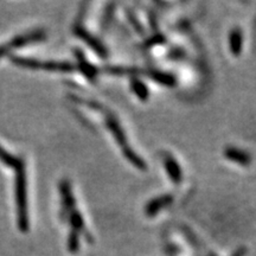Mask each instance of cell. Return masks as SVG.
Segmentation results:
<instances>
[{
	"label": "cell",
	"mask_w": 256,
	"mask_h": 256,
	"mask_svg": "<svg viewBox=\"0 0 256 256\" xmlns=\"http://www.w3.org/2000/svg\"><path fill=\"white\" fill-rule=\"evenodd\" d=\"M73 32H75V34L77 35L82 40H84V42L87 43L88 45H89L90 48H92L94 51L100 56V57L102 58L107 57L108 52H107V49L105 48L104 44L100 42L98 38H95L93 35H90L89 32L85 30V29L81 28V26H76V28L73 29Z\"/></svg>",
	"instance_id": "277c9868"
},
{
	"label": "cell",
	"mask_w": 256,
	"mask_h": 256,
	"mask_svg": "<svg viewBox=\"0 0 256 256\" xmlns=\"http://www.w3.org/2000/svg\"><path fill=\"white\" fill-rule=\"evenodd\" d=\"M131 89L135 95L139 98L141 101H146L149 96V92L144 82H141L139 78L133 77L131 79Z\"/></svg>",
	"instance_id": "4fadbf2b"
},
{
	"label": "cell",
	"mask_w": 256,
	"mask_h": 256,
	"mask_svg": "<svg viewBox=\"0 0 256 256\" xmlns=\"http://www.w3.org/2000/svg\"><path fill=\"white\" fill-rule=\"evenodd\" d=\"M223 154L226 159L231 160L232 163L241 165V166H249L253 160L249 152L237 148V147H226Z\"/></svg>",
	"instance_id": "8992f818"
},
{
	"label": "cell",
	"mask_w": 256,
	"mask_h": 256,
	"mask_svg": "<svg viewBox=\"0 0 256 256\" xmlns=\"http://www.w3.org/2000/svg\"><path fill=\"white\" fill-rule=\"evenodd\" d=\"M75 55L77 57V64L78 68L81 69V72L83 73V75L87 77L89 81L95 82L96 77H98V69L90 64L89 62L85 60V57L82 54L81 50H75Z\"/></svg>",
	"instance_id": "9c48e42d"
},
{
	"label": "cell",
	"mask_w": 256,
	"mask_h": 256,
	"mask_svg": "<svg viewBox=\"0 0 256 256\" xmlns=\"http://www.w3.org/2000/svg\"><path fill=\"white\" fill-rule=\"evenodd\" d=\"M173 202V196L172 195H163L159 196L157 198L152 199L147 203L146 208H145V213L147 216L152 217L155 216L159 211L163 210L166 207H169L171 203Z\"/></svg>",
	"instance_id": "ba28073f"
},
{
	"label": "cell",
	"mask_w": 256,
	"mask_h": 256,
	"mask_svg": "<svg viewBox=\"0 0 256 256\" xmlns=\"http://www.w3.org/2000/svg\"><path fill=\"white\" fill-rule=\"evenodd\" d=\"M68 246L72 252H77L78 249V232L73 230L69 235V241H68Z\"/></svg>",
	"instance_id": "9a60e30c"
},
{
	"label": "cell",
	"mask_w": 256,
	"mask_h": 256,
	"mask_svg": "<svg viewBox=\"0 0 256 256\" xmlns=\"http://www.w3.org/2000/svg\"><path fill=\"white\" fill-rule=\"evenodd\" d=\"M46 34L44 30H34L30 32H25V34L18 35V36L13 37L12 39L8 40V42L1 44L0 45V58L5 57V56L12 52L13 50H17L23 46L29 45V44L37 43V42H43L45 39Z\"/></svg>",
	"instance_id": "3957f363"
},
{
	"label": "cell",
	"mask_w": 256,
	"mask_h": 256,
	"mask_svg": "<svg viewBox=\"0 0 256 256\" xmlns=\"http://www.w3.org/2000/svg\"><path fill=\"white\" fill-rule=\"evenodd\" d=\"M143 73H145L147 77L154 79V81L158 82V83L166 85V87H173V85L176 84L175 76L171 75V73L159 72V70H155V69L143 70Z\"/></svg>",
	"instance_id": "30bf717a"
},
{
	"label": "cell",
	"mask_w": 256,
	"mask_h": 256,
	"mask_svg": "<svg viewBox=\"0 0 256 256\" xmlns=\"http://www.w3.org/2000/svg\"><path fill=\"white\" fill-rule=\"evenodd\" d=\"M14 198H16L18 228L22 232H28L30 229V219H29L28 209V182H26L25 163H23L18 169H16Z\"/></svg>",
	"instance_id": "7a4b0ae2"
},
{
	"label": "cell",
	"mask_w": 256,
	"mask_h": 256,
	"mask_svg": "<svg viewBox=\"0 0 256 256\" xmlns=\"http://www.w3.org/2000/svg\"><path fill=\"white\" fill-rule=\"evenodd\" d=\"M75 101L84 102L88 107L93 108V110H98L104 111L105 116H106V125H107L108 129L111 132L113 137L115 138L116 143L119 144L120 147H121L122 153H123V155L126 157V159H127L129 163L133 164L137 169H139V170L147 169V165L145 161H144V159H141L139 155L134 152V149L129 147L127 138H126V135H125V132H123V129L121 128V126H120L119 121H117V119L113 113H110V110H106L104 106L98 104V102L85 101V100H82L78 98H75Z\"/></svg>",
	"instance_id": "6da1fadb"
},
{
	"label": "cell",
	"mask_w": 256,
	"mask_h": 256,
	"mask_svg": "<svg viewBox=\"0 0 256 256\" xmlns=\"http://www.w3.org/2000/svg\"><path fill=\"white\" fill-rule=\"evenodd\" d=\"M163 160L165 170H166L171 181L175 184H181L182 181H183V172H182V167L178 164V161L176 160L173 155L169 154V153H164Z\"/></svg>",
	"instance_id": "5b68a950"
},
{
	"label": "cell",
	"mask_w": 256,
	"mask_h": 256,
	"mask_svg": "<svg viewBox=\"0 0 256 256\" xmlns=\"http://www.w3.org/2000/svg\"><path fill=\"white\" fill-rule=\"evenodd\" d=\"M61 196H62V210L63 214H69L70 211L75 209V199H73L72 185H70L69 181L63 179L60 184Z\"/></svg>",
	"instance_id": "52a82bcc"
},
{
	"label": "cell",
	"mask_w": 256,
	"mask_h": 256,
	"mask_svg": "<svg viewBox=\"0 0 256 256\" xmlns=\"http://www.w3.org/2000/svg\"><path fill=\"white\" fill-rule=\"evenodd\" d=\"M0 161L2 164H5L8 167H12V169H18V167L24 163L22 158L16 157V155L11 154L10 152H7L1 145H0Z\"/></svg>",
	"instance_id": "7c38bea8"
},
{
	"label": "cell",
	"mask_w": 256,
	"mask_h": 256,
	"mask_svg": "<svg viewBox=\"0 0 256 256\" xmlns=\"http://www.w3.org/2000/svg\"><path fill=\"white\" fill-rule=\"evenodd\" d=\"M229 46L232 55L238 56L242 51L243 46V34L238 28H235L229 35Z\"/></svg>",
	"instance_id": "8fae6325"
},
{
	"label": "cell",
	"mask_w": 256,
	"mask_h": 256,
	"mask_svg": "<svg viewBox=\"0 0 256 256\" xmlns=\"http://www.w3.org/2000/svg\"><path fill=\"white\" fill-rule=\"evenodd\" d=\"M128 17H129V20H131V23H132V24H134V28H135V30H137L138 32H139V34H143L144 31L141 30V26H140V24H139V23L137 22V20H135V19H137V18H135L134 16H132L131 13L128 14Z\"/></svg>",
	"instance_id": "2e32d148"
},
{
	"label": "cell",
	"mask_w": 256,
	"mask_h": 256,
	"mask_svg": "<svg viewBox=\"0 0 256 256\" xmlns=\"http://www.w3.org/2000/svg\"><path fill=\"white\" fill-rule=\"evenodd\" d=\"M69 219H70V223H72L73 230L75 231H81L83 232V234H87V229H85V225H84V220L82 219V215L78 213L76 209H73L69 213Z\"/></svg>",
	"instance_id": "5bb4252c"
}]
</instances>
